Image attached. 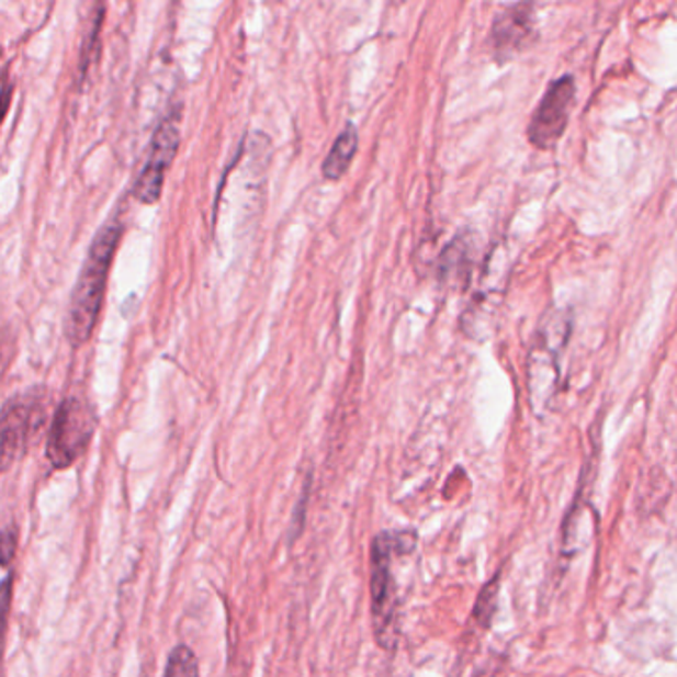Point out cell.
<instances>
[{"instance_id": "6da1fadb", "label": "cell", "mask_w": 677, "mask_h": 677, "mask_svg": "<svg viewBox=\"0 0 677 677\" xmlns=\"http://www.w3.org/2000/svg\"><path fill=\"white\" fill-rule=\"evenodd\" d=\"M122 235H124V223L115 217L108 221L104 227L95 233L92 247L86 255L64 323L66 338L74 348L86 345L94 334L98 316L102 313L104 304L108 274Z\"/></svg>"}, {"instance_id": "7a4b0ae2", "label": "cell", "mask_w": 677, "mask_h": 677, "mask_svg": "<svg viewBox=\"0 0 677 677\" xmlns=\"http://www.w3.org/2000/svg\"><path fill=\"white\" fill-rule=\"evenodd\" d=\"M416 534L409 531L382 532L372 542V624L377 646L386 652L396 650L399 640V588L394 564L397 558L414 553Z\"/></svg>"}, {"instance_id": "3957f363", "label": "cell", "mask_w": 677, "mask_h": 677, "mask_svg": "<svg viewBox=\"0 0 677 677\" xmlns=\"http://www.w3.org/2000/svg\"><path fill=\"white\" fill-rule=\"evenodd\" d=\"M95 426L98 417L86 399L78 396L64 399L54 411L46 443V458L54 470H68L82 458L94 438Z\"/></svg>"}, {"instance_id": "277c9868", "label": "cell", "mask_w": 677, "mask_h": 677, "mask_svg": "<svg viewBox=\"0 0 677 677\" xmlns=\"http://www.w3.org/2000/svg\"><path fill=\"white\" fill-rule=\"evenodd\" d=\"M46 419V394L34 387L0 407V475L24 455Z\"/></svg>"}, {"instance_id": "5b68a950", "label": "cell", "mask_w": 677, "mask_h": 677, "mask_svg": "<svg viewBox=\"0 0 677 677\" xmlns=\"http://www.w3.org/2000/svg\"><path fill=\"white\" fill-rule=\"evenodd\" d=\"M576 83L573 76H561L554 80L542 95L529 122V142L539 149H551L563 137L571 120Z\"/></svg>"}, {"instance_id": "8992f818", "label": "cell", "mask_w": 677, "mask_h": 677, "mask_svg": "<svg viewBox=\"0 0 677 677\" xmlns=\"http://www.w3.org/2000/svg\"><path fill=\"white\" fill-rule=\"evenodd\" d=\"M179 149V124L176 115H169L157 125L147 151L146 166L137 176L132 195L144 203L154 205L163 193L167 169L173 163V157Z\"/></svg>"}, {"instance_id": "52a82bcc", "label": "cell", "mask_w": 677, "mask_h": 677, "mask_svg": "<svg viewBox=\"0 0 677 677\" xmlns=\"http://www.w3.org/2000/svg\"><path fill=\"white\" fill-rule=\"evenodd\" d=\"M534 19L531 4H515L497 14L490 32V44L499 60H509L532 41Z\"/></svg>"}, {"instance_id": "ba28073f", "label": "cell", "mask_w": 677, "mask_h": 677, "mask_svg": "<svg viewBox=\"0 0 677 677\" xmlns=\"http://www.w3.org/2000/svg\"><path fill=\"white\" fill-rule=\"evenodd\" d=\"M356 151H358V129L354 124H348L342 129V134L336 137L330 154L324 159V178L332 179V181L342 178L348 167L352 166Z\"/></svg>"}, {"instance_id": "9c48e42d", "label": "cell", "mask_w": 677, "mask_h": 677, "mask_svg": "<svg viewBox=\"0 0 677 677\" xmlns=\"http://www.w3.org/2000/svg\"><path fill=\"white\" fill-rule=\"evenodd\" d=\"M163 677H199V662L195 652L185 644L173 647L167 657Z\"/></svg>"}, {"instance_id": "30bf717a", "label": "cell", "mask_w": 677, "mask_h": 677, "mask_svg": "<svg viewBox=\"0 0 677 677\" xmlns=\"http://www.w3.org/2000/svg\"><path fill=\"white\" fill-rule=\"evenodd\" d=\"M19 549V531L14 527H7L0 531V566H9L16 556Z\"/></svg>"}, {"instance_id": "8fae6325", "label": "cell", "mask_w": 677, "mask_h": 677, "mask_svg": "<svg viewBox=\"0 0 677 677\" xmlns=\"http://www.w3.org/2000/svg\"><path fill=\"white\" fill-rule=\"evenodd\" d=\"M12 602V576H7L4 583L0 584V650L4 642V632H7V622H9V612H11Z\"/></svg>"}, {"instance_id": "7c38bea8", "label": "cell", "mask_w": 677, "mask_h": 677, "mask_svg": "<svg viewBox=\"0 0 677 677\" xmlns=\"http://www.w3.org/2000/svg\"><path fill=\"white\" fill-rule=\"evenodd\" d=\"M12 98V83L7 82L0 90V122L4 120V115L9 112V105H11Z\"/></svg>"}, {"instance_id": "4fadbf2b", "label": "cell", "mask_w": 677, "mask_h": 677, "mask_svg": "<svg viewBox=\"0 0 677 677\" xmlns=\"http://www.w3.org/2000/svg\"><path fill=\"white\" fill-rule=\"evenodd\" d=\"M479 677H500V676H497V674H483V676H479Z\"/></svg>"}]
</instances>
